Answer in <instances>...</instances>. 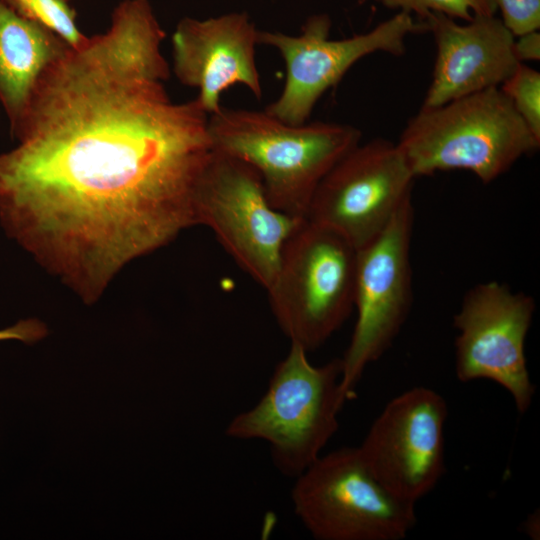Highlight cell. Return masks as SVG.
<instances>
[{"instance_id":"obj_1","label":"cell","mask_w":540,"mask_h":540,"mask_svg":"<svg viewBox=\"0 0 540 540\" xmlns=\"http://www.w3.org/2000/svg\"><path fill=\"white\" fill-rule=\"evenodd\" d=\"M169 76L159 35L113 17L45 70L0 153L5 231L85 302L196 225L209 115L173 102Z\"/></svg>"},{"instance_id":"obj_2","label":"cell","mask_w":540,"mask_h":540,"mask_svg":"<svg viewBox=\"0 0 540 540\" xmlns=\"http://www.w3.org/2000/svg\"><path fill=\"white\" fill-rule=\"evenodd\" d=\"M208 133L213 150L256 170L275 209L302 219L321 180L362 137L350 124L293 125L266 110L223 106L209 115Z\"/></svg>"},{"instance_id":"obj_3","label":"cell","mask_w":540,"mask_h":540,"mask_svg":"<svg viewBox=\"0 0 540 540\" xmlns=\"http://www.w3.org/2000/svg\"><path fill=\"white\" fill-rule=\"evenodd\" d=\"M416 177L467 170L488 184L540 141L499 87L488 88L411 117L396 143Z\"/></svg>"},{"instance_id":"obj_4","label":"cell","mask_w":540,"mask_h":540,"mask_svg":"<svg viewBox=\"0 0 540 540\" xmlns=\"http://www.w3.org/2000/svg\"><path fill=\"white\" fill-rule=\"evenodd\" d=\"M307 353L291 343L263 396L225 429L233 439L266 442L274 466L291 478L321 455L337 432L339 412L348 401L341 389V358L316 366Z\"/></svg>"},{"instance_id":"obj_5","label":"cell","mask_w":540,"mask_h":540,"mask_svg":"<svg viewBox=\"0 0 540 540\" xmlns=\"http://www.w3.org/2000/svg\"><path fill=\"white\" fill-rule=\"evenodd\" d=\"M356 249L305 219L286 241L272 284V313L291 343L307 352L324 344L354 308Z\"/></svg>"},{"instance_id":"obj_6","label":"cell","mask_w":540,"mask_h":540,"mask_svg":"<svg viewBox=\"0 0 540 540\" xmlns=\"http://www.w3.org/2000/svg\"><path fill=\"white\" fill-rule=\"evenodd\" d=\"M294 479V513L317 540H401L417 523L416 504L388 491L358 447L321 454Z\"/></svg>"},{"instance_id":"obj_7","label":"cell","mask_w":540,"mask_h":540,"mask_svg":"<svg viewBox=\"0 0 540 540\" xmlns=\"http://www.w3.org/2000/svg\"><path fill=\"white\" fill-rule=\"evenodd\" d=\"M196 225L209 227L236 263L267 289L283 247L305 220L275 209L246 162L212 149L197 183Z\"/></svg>"},{"instance_id":"obj_8","label":"cell","mask_w":540,"mask_h":540,"mask_svg":"<svg viewBox=\"0 0 540 540\" xmlns=\"http://www.w3.org/2000/svg\"><path fill=\"white\" fill-rule=\"evenodd\" d=\"M414 223L412 199L387 227L356 250L354 331L342 360L341 389L348 400L368 365L392 346L412 306L410 260Z\"/></svg>"},{"instance_id":"obj_9","label":"cell","mask_w":540,"mask_h":540,"mask_svg":"<svg viewBox=\"0 0 540 540\" xmlns=\"http://www.w3.org/2000/svg\"><path fill=\"white\" fill-rule=\"evenodd\" d=\"M331 20L326 14L310 17L299 35L258 31V45L275 48L286 69L279 97L265 110L280 120L307 122L315 104L361 58L376 52L400 56L410 34L428 31L424 20L397 12L370 31L340 40L329 38Z\"/></svg>"},{"instance_id":"obj_10","label":"cell","mask_w":540,"mask_h":540,"mask_svg":"<svg viewBox=\"0 0 540 540\" xmlns=\"http://www.w3.org/2000/svg\"><path fill=\"white\" fill-rule=\"evenodd\" d=\"M536 303L532 296L489 281L470 288L453 318L455 373L461 382L487 379L502 386L519 413L531 406L535 386L525 356V340Z\"/></svg>"},{"instance_id":"obj_11","label":"cell","mask_w":540,"mask_h":540,"mask_svg":"<svg viewBox=\"0 0 540 540\" xmlns=\"http://www.w3.org/2000/svg\"><path fill=\"white\" fill-rule=\"evenodd\" d=\"M415 176L396 143H359L325 175L306 219L325 226L356 250L374 240L411 198Z\"/></svg>"},{"instance_id":"obj_12","label":"cell","mask_w":540,"mask_h":540,"mask_svg":"<svg viewBox=\"0 0 540 540\" xmlns=\"http://www.w3.org/2000/svg\"><path fill=\"white\" fill-rule=\"evenodd\" d=\"M448 406L437 391L417 386L391 399L358 449L375 478L398 498L416 504L445 471Z\"/></svg>"},{"instance_id":"obj_13","label":"cell","mask_w":540,"mask_h":540,"mask_svg":"<svg viewBox=\"0 0 540 540\" xmlns=\"http://www.w3.org/2000/svg\"><path fill=\"white\" fill-rule=\"evenodd\" d=\"M258 31L244 12L205 20L187 17L177 24L171 39L173 72L181 84L199 90L196 98L208 115L221 108V94L233 85L262 97Z\"/></svg>"},{"instance_id":"obj_14","label":"cell","mask_w":540,"mask_h":540,"mask_svg":"<svg viewBox=\"0 0 540 540\" xmlns=\"http://www.w3.org/2000/svg\"><path fill=\"white\" fill-rule=\"evenodd\" d=\"M424 21L436 43L432 80L421 108H433L499 87L520 62L515 37L495 15H474L465 24L441 13Z\"/></svg>"},{"instance_id":"obj_15","label":"cell","mask_w":540,"mask_h":540,"mask_svg":"<svg viewBox=\"0 0 540 540\" xmlns=\"http://www.w3.org/2000/svg\"><path fill=\"white\" fill-rule=\"evenodd\" d=\"M70 46L0 1V106L13 128L45 70Z\"/></svg>"},{"instance_id":"obj_16","label":"cell","mask_w":540,"mask_h":540,"mask_svg":"<svg viewBox=\"0 0 540 540\" xmlns=\"http://www.w3.org/2000/svg\"><path fill=\"white\" fill-rule=\"evenodd\" d=\"M18 16L53 32L72 48L84 46L89 37L77 25V12L69 0H0Z\"/></svg>"},{"instance_id":"obj_17","label":"cell","mask_w":540,"mask_h":540,"mask_svg":"<svg viewBox=\"0 0 540 540\" xmlns=\"http://www.w3.org/2000/svg\"><path fill=\"white\" fill-rule=\"evenodd\" d=\"M499 88L540 141V73L520 63Z\"/></svg>"},{"instance_id":"obj_18","label":"cell","mask_w":540,"mask_h":540,"mask_svg":"<svg viewBox=\"0 0 540 540\" xmlns=\"http://www.w3.org/2000/svg\"><path fill=\"white\" fill-rule=\"evenodd\" d=\"M382 6L424 20L429 13H441L453 19L470 21L474 15H495L494 0H376Z\"/></svg>"},{"instance_id":"obj_19","label":"cell","mask_w":540,"mask_h":540,"mask_svg":"<svg viewBox=\"0 0 540 540\" xmlns=\"http://www.w3.org/2000/svg\"><path fill=\"white\" fill-rule=\"evenodd\" d=\"M501 21L516 38L540 28V0H494Z\"/></svg>"},{"instance_id":"obj_20","label":"cell","mask_w":540,"mask_h":540,"mask_svg":"<svg viewBox=\"0 0 540 540\" xmlns=\"http://www.w3.org/2000/svg\"><path fill=\"white\" fill-rule=\"evenodd\" d=\"M47 335L44 323L37 319H26L0 330V341L19 340L27 344L37 342Z\"/></svg>"},{"instance_id":"obj_21","label":"cell","mask_w":540,"mask_h":540,"mask_svg":"<svg viewBox=\"0 0 540 540\" xmlns=\"http://www.w3.org/2000/svg\"><path fill=\"white\" fill-rule=\"evenodd\" d=\"M514 54L520 63L538 61L540 59V34L533 31L521 35L514 40Z\"/></svg>"},{"instance_id":"obj_22","label":"cell","mask_w":540,"mask_h":540,"mask_svg":"<svg viewBox=\"0 0 540 540\" xmlns=\"http://www.w3.org/2000/svg\"><path fill=\"white\" fill-rule=\"evenodd\" d=\"M539 514L537 513H533L529 516L528 520L526 521V525H525V528L527 530V533L529 536L533 537L534 539L535 536L539 535L538 532H536V524H539Z\"/></svg>"}]
</instances>
